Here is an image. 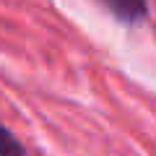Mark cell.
<instances>
[{
    "label": "cell",
    "instance_id": "6da1fadb",
    "mask_svg": "<svg viewBox=\"0 0 156 156\" xmlns=\"http://www.w3.org/2000/svg\"><path fill=\"white\" fill-rule=\"evenodd\" d=\"M101 3L125 23H138L148 13V3L146 0H101Z\"/></svg>",
    "mask_w": 156,
    "mask_h": 156
},
{
    "label": "cell",
    "instance_id": "7a4b0ae2",
    "mask_svg": "<svg viewBox=\"0 0 156 156\" xmlns=\"http://www.w3.org/2000/svg\"><path fill=\"white\" fill-rule=\"evenodd\" d=\"M0 156H26L23 146L5 125H0Z\"/></svg>",
    "mask_w": 156,
    "mask_h": 156
}]
</instances>
